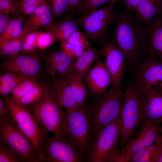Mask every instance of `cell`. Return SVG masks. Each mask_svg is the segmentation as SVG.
Instances as JSON below:
<instances>
[{
	"instance_id": "obj_1",
	"label": "cell",
	"mask_w": 162,
	"mask_h": 162,
	"mask_svg": "<svg viewBox=\"0 0 162 162\" xmlns=\"http://www.w3.org/2000/svg\"><path fill=\"white\" fill-rule=\"evenodd\" d=\"M115 39L117 46L124 55L128 63H139L144 54L146 29L135 17L124 13L117 20Z\"/></svg>"
},
{
	"instance_id": "obj_2",
	"label": "cell",
	"mask_w": 162,
	"mask_h": 162,
	"mask_svg": "<svg viewBox=\"0 0 162 162\" xmlns=\"http://www.w3.org/2000/svg\"><path fill=\"white\" fill-rule=\"evenodd\" d=\"M124 96V92L119 86H111L108 91L86 106L90 124L91 142L103 128L118 117Z\"/></svg>"
},
{
	"instance_id": "obj_3",
	"label": "cell",
	"mask_w": 162,
	"mask_h": 162,
	"mask_svg": "<svg viewBox=\"0 0 162 162\" xmlns=\"http://www.w3.org/2000/svg\"><path fill=\"white\" fill-rule=\"evenodd\" d=\"M45 70L43 82L45 92L39 100L29 106L44 133H50L62 138L65 126L64 114L54 99L50 91L49 75Z\"/></svg>"
},
{
	"instance_id": "obj_4",
	"label": "cell",
	"mask_w": 162,
	"mask_h": 162,
	"mask_svg": "<svg viewBox=\"0 0 162 162\" xmlns=\"http://www.w3.org/2000/svg\"><path fill=\"white\" fill-rule=\"evenodd\" d=\"M10 115L18 127L31 140L40 162L44 158V133L32 111L27 107L13 100L8 96H3Z\"/></svg>"
},
{
	"instance_id": "obj_5",
	"label": "cell",
	"mask_w": 162,
	"mask_h": 162,
	"mask_svg": "<svg viewBox=\"0 0 162 162\" xmlns=\"http://www.w3.org/2000/svg\"><path fill=\"white\" fill-rule=\"evenodd\" d=\"M145 100L138 94L132 85L124 92L118 117L121 135L120 145H127L136 133L143 118Z\"/></svg>"
},
{
	"instance_id": "obj_6",
	"label": "cell",
	"mask_w": 162,
	"mask_h": 162,
	"mask_svg": "<svg viewBox=\"0 0 162 162\" xmlns=\"http://www.w3.org/2000/svg\"><path fill=\"white\" fill-rule=\"evenodd\" d=\"M65 128L62 138L82 153L87 152L91 141L86 106L65 109Z\"/></svg>"
},
{
	"instance_id": "obj_7",
	"label": "cell",
	"mask_w": 162,
	"mask_h": 162,
	"mask_svg": "<svg viewBox=\"0 0 162 162\" xmlns=\"http://www.w3.org/2000/svg\"><path fill=\"white\" fill-rule=\"evenodd\" d=\"M0 141L11 149L22 162H40L31 140L18 127L10 115L0 116Z\"/></svg>"
},
{
	"instance_id": "obj_8",
	"label": "cell",
	"mask_w": 162,
	"mask_h": 162,
	"mask_svg": "<svg viewBox=\"0 0 162 162\" xmlns=\"http://www.w3.org/2000/svg\"><path fill=\"white\" fill-rule=\"evenodd\" d=\"M121 136L118 117L95 136L87 151V161L105 162L109 154L120 145Z\"/></svg>"
},
{
	"instance_id": "obj_9",
	"label": "cell",
	"mask_w": 162,
	"mask_h": 162,
	"mask_svg": "<svg viewBox=\"0 0 162 162\" xmlns=\"http://www.w3.org/2000/svg\"><path fill=\"white\" fill-rule=\"evenodd\" d=\"M138 64L131 85L145 100L151 93L162 90V61L147 58Z\"/></svg>"
},
{
	"instance_id": "obj_10",
	"label": "cell",
	"mask_w": 162,
	"mask_h": 162,
	"mask_svg": "<svg viewBox=\"0 0 162 162\" xmlns=\"http://www.w3.org/2000/svg\"><path fill=\"white\" fill-rule=\"evenodd\" d=\"M113 7L109 4L84 13L80 18L79 26L92 40L106 38L110 26L117 21L118 17Z\"/></svg>"
},
{
	"instance_id": "obj_11",
	"label": "cell",
	"mask_w": 162,
	"mask_h": 162,
	"mask_svg": "<svg viewBox=\"0 0 162 162\" xmlns=\"http://www.w3.org/2000/svg\"><path fill=\"white\" fill-rule=\"evenodd\" d=\"M42 68L41 55L37 51L28 55L18 53L9 56L2 66L4 74L13 72L25 77L38 78L41 74Z\"/></svg>"
},
{
	"instance_id": "obj_12",
	"label": "cell",
	"mask_w": 162,
	"mask_h": 162,
	"mask_svg": "<svg viewBox=\"0 0 162 162\" xmlns=\"http://www.w3.org/2000/svg\"><path fill=\"white\" fill-rule=\"evenodd\" d=\"M45 140L43 162L84 161L82 153L62 138L49 136L44 133Z\"/></svg>"
},
{
	"instance_id": "obj_13",
	"label": "cell",
	"mask_w": 162,
	"mask_h": 162,
	"mask_svg": "<svg viewBox=\"0 0 162 162\" xmlns=\"http://www.w3.org/2000/svg\"><path fill=\"white\" fill-rule=\"evenodd\" d=\"M101 54L105 58L106 67L112 79L111 86H119L128 63L124 53L119 47L106 38L103 39Z\"/></svg>"
},
{
	"instance_id": "obj_14",
	"label": "cell",
	"mask_w": 162,
	"mask_h": 162,
	"mask_svg": "<svg viewBox=\"0 0 162 162\" xmlns=\"http://www.w3.org/2000/svg\"><path fill=\"white\" fill-rule=\"evenodd\" d=\"M141 127L126 145L125 162L129 161L136 153L156 142L162 140V127L155 123L142 124Z\"/></svg>"
},
{
	"instance_id": "obj_15",
	"label": "cell",
	"mask_w": 162,
	"mask_h": 162,
	"mask_svg": "<svg viewBox=\"0 0 162 162\" xmlns=\"http://www.w3.org/2000/svg\"><path fill=\"white\" fill-rule=\"evenodd\" d=\"M84 79L90 93L96 96H100L106 92L112 82L111 76L105 61L100 57L96 61Z\"/></svg>"
},
{
	"instance_id": "obj_16",
	"label": "cell",
	"mask_w": 162,
	"mask_h": 162,
	"mask_svg": "<svg viewBox=\"0 0 162 162\" xmlns=\"http://www.w3.org/2000/svg\"><path fill=\"white\" fill-rule=\"evenodd\" d=\"M146 26L145 54L162 61V18L157 16Z\"/></svg>"
},
{
	"instance_id": "obj_17",
	"label": "cell",
	"mask_w": 162,
	"mask_h": 162,
	"mask_svg": "<svg viewBox=\"0 0 162 162\" xmlns=\"http://www.w3.org/2000/svg\"><path fill=\"white\" fill-rule=\"evenodd\" d=\"M44 59L46 64L45 70L51 76L66 77L73 73V59L61 51L53 49L46 53Z\"/></svg>"
},
{
	"instance_id": "obj_18",
	"label": "cell",
	"mask_w": 162,
	"mask_h": 162,
	"mask_svg": "<svg viewBox=\"0 0 162 162\" xmlns=\"http://www.w3.org/2000/svg\"><path fill=\"white\" fill-rule=\"evenodd\" d=\"M50 87L53 98L62 108L80 107L74 96L70 87L65 77L51 76Z\"/></svg>"
},
{
	"instance_id": "obj_19",
	"label": "cell",
	"mask_w": 162,
	"mask_h": 162,
	"mask_svg": "<svg viewBox=\"0 0 162 162\" xmlns=\"http://www.w3.org/2000/svg\"><path fill=\"white\" fill-rule=\"evenodd\" d=\"M155 123L162 127V90L150 93L145 100L144 113L141 123Z\"/></svg>"
},
{
	"instance_id": "obj_20",
	"label": "cell",
	"mask_w": 162,
	"mask_h": 162,
	"mask_svg": "<svg viewBox=\"0 0 162 162\" xmlns=\"http://www.w3.org/2000/svg\"><path fill=\"white\" fill-rule=\"evenodd\" d=\"M52 24L51 9L45 1L34 13L29 15L23 24L22 32L28 34L40 28H47Z\"/></svg>"
},
{
	"instance_id": "obj_21",
	"label": "cell",
	"mask_w": 162,
	"mask_h": 162,
	"mask_svg": "<svg viewBox=\"0 0 162 162\" xmlns=\"http://www.w3.org/2000/svg\"><path fill=\"white\" fill-rule=\"evenodd\" d=\"M101 55V50L89 46L73 63V73L84 80L92 64Z\"/></svg>"
},
{
	"instance_id": "obj_22",
	"label": "cell",
	"mask_w": 162,
	"mask_h": 162,
	"mask_svg": "<svg viewBox=\"0 0 162 162\" xmlns=\"http://www.w3.org/2000/svg\"><path fill=\"white\" fill-rule=\"evenodd\" d=\"M79 30L78 23L69 17L47 28V31L53 35L55 42L60 43L67 40L73 32Z\"/></svg>"
},
{
	"instance_id": "obj_23",
	"label": "cell",
	"mask_w": 162,
	"mask_h": 162,
	"mask_svg": "<svg viewBox=\"0 0 162 162\" xmlns=\"http://www.w3.org/2000/svg\"><path fill=\"white\" fill-rule=\"evenodd\" d=\"M65 77L79 106L82 107L86 106L87 89L83 79L76 76L73 73L69 74Z\"/></svg>"
},
{
	"instance_id": "obj_24",
	"label": "cell",
	"mask_w": 162,
	"mask_h": 162,
	"mask_svg": "<svg viewBox=\"0 0 162 162\" xmlns=\"http://www.w3.org/2000/svg\"><path fill=\"white\" fill-rule=\"evenodd\" d=\"M156 0H142L136 10V17L143 24L147 26L157 15Z\"/></svg>"
},
{
	"instance_id": "obj_25",
	"label": "cell",
	"mask_w": 162,
	"mask_h": 162,
	"mask_svg": "<svg viewBox=\"0 0 162 162\" xmlns=\"http://www.w3.org/2000/svg\"><path fill=\"white\" fill-rule=\"evenodd\" d=\"M28 34L22 31L20 35L9 40L0 46L1 57L4 58L7 56L18 53L22 51L24 40Z\"/></svg>"
},
{
	"instance_id": "obj_26",
	"label": "cell",
	"mask_w": 162,
	"mask_h": 162,
	"mask_svg": "<svg viewBox=\"0 0 162 162\" xmlns=\"http://www.w3.org/2000/svg\"><path fill=\"white\" fill-rule=\"evenodd\" d=\"M23 16L11 20L5 29L0 34V46L9 40L20 35L22 31Z\"/></svg>"
},
{
	"instance_id": "obj_27",
	"label": "cell",
	"mask_w": 162,
	"mask_h": 162,
	"mask_svg": "<svg viewBox=\"0 0 162 162\" xmlns=\"http://www.w3.org/2000/svg\"><path fill=\"white\" fill-rule=\"evenodd\" d=\"M38 78L25 77L17 86L11 94V98L18 102L38 82Z\"/></svg>"
},
{
	"instance_id": "obj_28",
	"label": "cell",
	"mask_w": 162,
	"mask_h": 162,
	"mask_svg": "<svg viewBox=\"0 0 162 162\" xmlns=\"http://www.w3.org/2000/svg\"><path fill=\"white\" fill-rule=\"evenodd\" d=\"M45 92L43 82H38L18 102L28 107L40 99Z\"/></svg>"
},
{
	"instance_id": "obj_29",
	"label": "cell",
	"mask_w": 162,
	"mask_h": 162,
	"mask_svg": "<svg viewBox=\"0 0 162 162\" xmlns=\"http://www.w3.org/2000/svg\"><path fill=\"white\" fill-rule=\"evenodd\" d=\"M40 31H33L28 34L24 40L21 54L28 55L36 51L38 37Z\"/></svg>"
},
{
	"instance_id": "obj_30",
	"label": "cell",
	"mask_w": 162,
	"mask_h": 162,
	"mask_svg": "<svg viewBox=\"0 0 162 162\" xmlns=\"http://www.w3.org/2000/svg\"><path fill=\"white\" fill-rule=\"evenodd\" d=\"M66 41L84 50L90 46L86 35L80 30L73 32Z\"/></svg>"
},
{
	"instance_id": "obj_31",
	"label": "cell",
	"mask_w": 162,
	"mask_h": 162,
	"mask_svg": "<svg viewBox=\"0 0 162 162\" xmlns=\"http://www.w3.org/2000/svg\"><path fill=\"white\" fill-rule=\"evenodd\" d=\"M154 149L153 144L136 153L129 162H153Z\"/></svg>"
},
{
	"instance_id": "obj_32",
	"label": "cell",
	"mask_w": 162,
	"mask_h": 162,
	"mask_svg": "<svg viewBox=\"0 0 162 162\" xmlns=\"http://www.w3.org/2000/svg\"><path fill=\"white\" fill-rule=\"evenodd\" d=\"M60 44L61 51L74 59H77L85 50L70 44L66 40L60 43Z\"/></svg>"
},
{
	"instance_id": "obj_33",
	"label": "cell",
	"mask_w": 162,
	"mask_h": 162,
	"mask_svg": "<svg viewBox=\"0 0 162 162\" xmlns=\"http://www.w3.org/2000/svg\"><path fill=\"white\" fill-rule=\"evenodd\" d=\"M21 162L16 154L4 144L0 141V162Z\"/></svg>"
},
{
	"instance_id": "obj_34",
	"label": "cell",
	"mask_w": 162,
	"mask_h": 162,
	"mask_svg": "<svg viewBox=\"0 0 162 162\" xmlns=\"http://www.w3.org/2000/svg\"><path fill=\"white\" fill-rule=\"evenodd\" d=\"M55 42L54 36L50 32H41L37 39V47L41 50H44Z\"/></svg>"
},
{
	"instance_id": "obj_35",
	"label": "cell",
	"mask_w": 162,
	"mask_h": 162,
	"mask_svg": "<svg viewBox=\"0 0 162 162\" xmlns=\"http://www.w3.org/2000/svg\"><path fill=\"white\" fill-rule=\"evenodd\" d=\"M53 14L56 16H61L69 9V0H50Z\"/></svg>"
},
{
	"instance_id": "obj_36",
	"label": "cell",
	"mask_w": 162,
	"mask_h": 162,
	"mask_svg": "<svg viewBox=\"0 0 162 162\" xmlns=\"http://www.w3.org/2000/svg\"><path fill=\"white\" fill-rule=\"evenodd\" d=\"M126 145H123L120 150L118 147L116 148L109 154L105 162H125L127 153Z\"/></svg>"
},
{
	"instance_id": "obj_37",
	"label": "cell",
	"mask_w": 162,
	"mask_h": 162,
	"mask_svg": "<svg viewBox=\"0 0 162 162\" xmlns=\"http://www.w3.org/2000/svg\"><path fill=\"white\" fill-rule=\"evenodd\" d=\"M110 0H85L79 8L83 14L96 9Z\"/></svg>"
},
{
	"instance_id": "obj_38",
	"label": "cell",
	"mask_w": 162,
	"mask_h": 162,
	"mask_svg": "<svg viewBox=\"0 0 162 162\" xmlns=\"http://www.w3.org/2000/svg\"><path fill=\"white\" fill-rule=\"evenodd\" d=\"M16 11L12 0H0V14H14Z\"/></svg>"
},
{
	"instance_id": "obj_39",
	"label": "cell",
	"mask_w": 162,
	"mask_h": 162,
	"mask_svg": "<svg viewBox=\"0 0 162 162\" xmlns=\"http://www.w3.org/2000/svg\"><path fill=\"white\" fill-rule=\"evenodd\" d=\"M25 77L22 75L13 72L4 74L0 77V86L17 81L22 80Z\"/></svg>"
},
{
	"instance_id": "obj_40",
	"label": "cell",
	"mask_w": 162,
	"mask_h": 162,
	"mask_svg": "<svg viewBox=\"0 0 162 162\" xmlns=\"http://www.w3.org/2000/svg\"><path fill=\"white\" fill-rule=\"evenodd\" d=\"M22 80L17 81L0 86V94L4 96H8L9 94H11L14 89Z\"/></svg>"
},
{
	"instance_id": "obj_41",
	"label": "cell",
	"mask_w": 162,
	"mask_h": 162,
	"mask_svg": "<svg viewBox=\"0 0 162 162\" xmlns=\"http://www.w3.org/2000/svg\"><path fill=\"white\" fill-rule=\"evenodd\" d=\"M154 146V162H162V141L155 142Z\"/></svg>"
},
{
	"instance_id": "obj_42",
	"label": "cell",
	"mask_w": 162,
	"mask_h": 162,
	"mask_svg": "<svg viewBox=\"0 0 162 162\" xmlns=\"http://www.w3.org/2000/svg\"><path fill=\"white\" fill-rule=\"evenodd\" d=\"M45 0H20L17 3V6L21 11Z\"/></svg>"
},
{
	"instance_id": "obj_43",
	"label": "cell",
	"mask_w": 162,
	"mask_h": 162,
	"mask_svg": "<svg viewBox=\"0 0 162 162\" xmlns=\"http://www.w3.org/2000/svg\"><path fill=\"white\" fill-rule=\"evenodd\" d=\"M11 20L8 14H0V34L5 29Z\"/></svg>"
},
{
	"instance_id": "obj_44",
	"label": "cell",
	"mask_w": 162,
	"mask_h": 162,
	"mask_svg": "<svg viewBox=\"0 0 162 162\" xmlns=\"http://www.w3.org/2000/svg\"><path fill=\"white\" fill-rule=\"evenodd\" d=\"M142 0H123L127 8L130 11H136Z\"/></svg>"
},
{
	"instance_id": "obj_45",
	"label": "cell",
	"mask_w": 162,
	"mask_h": 162,
	"mask_svg": "<svg viewBox=\"0 0 162 162\" xmlns=\"http://www.w3.org/2000/svg\"><path fill=\"white\" fill-rule=\"evenodd\" d=\"M10 115L7 105L4 99H0V116H4Z\"/></svg>"
},
{
	"instance_id": "obj_46",
	"label": "cell",
	"mask_w": 162,
	"mask_h": 162,
	"mask_svg": "<svg viewBox=\"0 0 162 162\" xmlns=\"http://www.w3.org/2000/svg\"><path fill=\"white\" fill-rule=\"evenodd\" d=\"M45 1V0L38 3L21 11L25 15H30L34 13L39 7Z\"/></svg>"
},
{
	"instance_id": "obj_47",
	"label": "cell",
	"mask_w": 162,
	"mask_h": 162,
	"mask_svg": "<svg viewBox=\"0 0 162 162\" xmlns=\"http://www.w3.org/2000/svg\"><path fill=\"white\" fill-rule=\"evenodd\" d=\"M85 0H69V10L79 9Z\"/></svg>"
},
{
	"instance_id": "obj_48",
	"label": "cell",
	"mask_w": 162,
	"mask_h": 162,
	"mask_svg": "<svg viewBox=\"0 0 162 162\" xmlns=\"http://www.w3.org/2000/svg\"><path fill=\"white\" fill-rule=\"evenodd\" d=\"M156 6L158 14L159 16L162 18V0H157Z\"/></svg>"
},
{
	"instance_id": "obj_49",
	"label": "cell",
	"mask_w": 162,
	"mask_h": 162,
	"mask_svg": "<svg viewBox=\"0 0 162 162\" xmlns=\"http://www.w3.org/2000/svg\"><path fill=\"white\" fill-rule=\"evenodd\" d=\"M122 0H110L109 5L113 6L117 2Z\"/></svg>"
},
{
	"instance_id": "obj_50",
	"label": "cell",
	"mask_w": 162,
	"mask_h": 162,
	"mask_svg": "<svg viewBox=\"0 0 162 162\" xmlns=\"http://www.w3.org/2000/svg\"></svg>"
}]
</instances>
